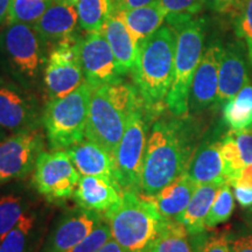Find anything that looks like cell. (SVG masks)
I'll return each mask as SVG.
<instances>
[{"label": "cell", "mask_w": 252, "mask_h": 252, "mask_svg": "<svg viewBox=\"0 0 252 252\" xmlns=\"http://www.w3.org/2000/svg\"><path fill=\"white\" fill-rule=\"evenodd\" d=\"M195 150L193 130L186 117L154 122L145 149L140 194L154 196L187 172Z\"/></svg>", "instance_id": "1"}, {"label": "cell", "mask_w": 252, "mask_h": 252, "mask_svg": "<svg viewBox=\"0 0 252 252\" xmlns=\"http://www.w3.org/2000/svg\"><path fill=\"white\" fill-rule=\"evenodd\" d=\"M176 36L169 26H161L139 43V52L132 70L134 86L151 113L166 106L167 94L174 76Z\"/></svg>", "instance_id": "2"}, {"label": "cell", "mask_w": 252, "mask_h": 252, "mask_svg": "<svg viewBox=\"0 0 252 252\" xmlns=\"http://www.w3.org/2000/svg\"><path fill=\"white\" fill-rule=\"evenodd\" d=\"M144 104L135 86L123 81L94 88L86 138L115 153L131 115Z\"/></svg>", "instance_id": "3"}, {"label": "cell", "mask_w": 252, "mask_h": 252, "mask_svg": "<svg viewBox=\"0 0 252 252\" xmlns=\"http://www.w3.org/2000/svg\"><path fill=\"white\" fill-rule=\"evenodd\" d=\"M176 36L174 76L167 94L166 108L175 117H187L191 81L203 55V21L193 15H167Z\"/></svg>", "instance_id": "4"}, {"label": "cell", "mask_w": 252, "mask_h": 252, "mask_svg": "<svg viewBox=\"0 0 252 252\" xmlns=\"http://www.w3.org/2000/svg\"><path fill=\"white\" fill-rule=\"evenodd\" d=\"M103 216L112 238L126 252H144L159 234L165 220L150 198L133 191H123L121 201Z\"/></svg>", "instance_id": "5"}, {"label": "cell", "mask_w": 252, "mask_h": 252, "mask_svg": "<svg viewBox=\"0 0 252 252\" xmlns=\"http://www.w3.org/2000/svg\"><path fill=\"white\" fill-rule=\"evenodd\" d=\"M93 89L84 81L72 93L46 104L42 125L52 151L67 150L86 138Z\"/></svg>", "instance_id": "6"}, {"label": "cell", "mask_w": 252, "mask_h": 252, "mask_svg": "<svg viewBox=\"0 0 252 252\" xmlns=\"http://www.w3.org/2000/svg\"><path fill=\"white\" fill-rule=\"evenodd\" d=\"M45 41L32 25L8 24L0 32V55L11 75L24 87L31 88L45 71Z\"/></svg>", "instance_id": "7"}, {"label": "cell", "mask_w": 252, "mask_h": 252, "mask_svg": "<svg viewBox=\"0 0 252 252\" xmlns=\"http://www.w3.org/2000/svg\"><path fill=\"white\" fill-rule=\"evenodd\" d=\"M149 112L141 104L131 115L121 143L113 153L116 181L122 191L140 194V179L147 143Z\"/></svg>", "instance_id": "8"}, {"label": "cell", "mask_w": 252, "mask_h": 252, "mask_svg": "<svg viewBox=\"0 0 252 252\" xmlns=\"http://www.w3.org/2000/svg\"><path fill=\"white\" fill-rule=\"evenodd\" d=\"M80 179L67 150L42 152L37 158L33 182L37 193L50 202H62L74 196Z\"/></svg>", "instance_id": "9"}, {"label": "cell", "mask_w": 252, "mask_h": 252, "mask_svg": "<svg viewBox=\"0 0 252 252\" xmlns=\"http://www.w3.org/2000/svg\"><path fill=\"white\" fill-rule=\"evenodd\" d=\"M78 41L80 37L74 36L56 43L50 50L43 71V83L48 100L72 93L86 81Z\"/></svg>", "instance_id": "10"}, {"label": "cell", "mask_w": 252, "mask_h": 252, "mask_svg": "<svg viewBox=\"0 0 252 252\" xmlns=\"http://www.w3.org/2000/svg\"><path fill=\"white\" fill-rule=\"evenodd\" d=\"M45 149L39 130L18 132L0 140V186L23 180L35 168Z\"/></svg>", "instance_id": "11"}, {"label": "cell", "mask_w": 252, "mask_h": 252, "mask_svg": "<svg viewBox=\"0 0 252 252\" xmlns=\"http://www.w3.org/2000/svg\"><path fill=\"white\" fill-rule=\"evenodd\" d=\"M42 113L36 99L21 87L2 82L0 86V127L12 133L39 130Z\"/></svg>", "instance_id": "12"}, {"label": "cell", "mask_w": 252, "mask_h": 252, "mask_svg": "<svg viewBox=\"0 0 252 252\" xmlns=\"http://www.w3.org/2000/svg\"><path fill=\"white\" fill-rule=\"evenodd\" d=\"M78 50L84 80L93 88L122 81L111 47L102 32L87 33L80 37Z\"/></svg>", "instance_id": "13"}, {"label": "cell", "mask_w": 252, "mask_h": 252, "mask_svg": "<svg viewBox=\"0 0 252 252\" xmlns=\"http://www.w3.org/2000/svg\"><path fill=\"white\" fill-rule=\"evenodd\" d=\"M104 216L80 206L71 208L56 220L39 252H67L96 228Z\"/></svg>", "instance_id": "14"}, {"label": "cell", "mask_w": 252, "mask_h": 252, "mask_svg": "<svg viewBox=\"0 0 252 252\" xmlns=\"http://www.w3.org/2000/svg\"><path fill=\"white\" fill-rule=\"evenodd\" d=\"M223 48L219 42L208 46L200 60L189 93V111L201 112L216 105L219 90V70Z\"/></svg>", "instance_id": "15"}, {"label": "cell", "mask_w": 252, "mask_h": 252, "mask_svg": "<svg viewBox=\"0 0 252 252\" xmlns=\"http://www.w3.org/2000/svg\"><path fill=\"white\" fill-rule=\"evenodd\" d=\"M67 152L81 175L97 176L119 188L116 181L113 156L99 144L84 138L67 149Z\"/></svg>", "instance_id": "16"}, {"label": "cell", "mask_w": 252, "mask_h": 252, "mask_svg": "<svg viewBox=\"0 0 252 252\" xmlns=\"http://www.w3.org/2000/svg\"><path fill=\"white\" fill-rule=\"evenodd\" d=\"M77 25L76 5L69 4L63 0H53L33 27L45 43L56 45L61 41L76 36L75 33Z\"/></svg>", "instance_id": "17"}, {"label": "cell", "mask_w": 252, "mask_h": 252, "mask_svg": "<svg viewBox=\"0 0 252 252\" xmlns=\"http://www.w3.org/2000/svg\"><path fill=\"white\" fill-rule=\"evenodd\" d=\"M222 138L212 139L201 143L195 150L187 168V174L197 185L202 184H226L223 162Z\"/></svg>", "instance_id": "18"}, {"label": "cell", "mask_w": 252, "mask_h": 252, "mask_svg": "<svg viewBox=\"0 0 252 252\" xmlns=\"http://www.w3.org/2000/svg\"><path fill=\"white\" fill-rule=\"evenodd\" d=\"M248 83V68L241 48L236 46L226 47L220 63L216 105H224Z\"/></svg>", "instance_id": "19"}, {"label": "cell", "mask_w": 252, "mask_h": 252, "mask_svg": "<svg viewBox=\"0 0 252 252\" xmlns=\"http://www.w3.org/2000/svg\"><path fill=\"white\" fill-rule=\"evenodd\" d=\"M102 33L111 47L122 76L132 72L137 62L139 43L135 41L124 21L116 12L105 21Z\"/></svg>", "instance_id": "20"}, {"label": "cell", "mask_w": 252, "mask_h": 252, "mask_svg": "<svg viewBox=\"0 0 252 252\" xmlns=\"http://www.w3.org/2000/svg\"><path fill=\"white\" fill-rule=\"evenodd\" d=\"M122 193L118 187L103 179L81 175L72 197L77 206L104 215L121 201Z\"/></svg>", "instance_id": "21"}, {"label": "cell", "mask_w": 252, "mask_h": 252, "mask_svg": "<svg viewBox=\"0 0 252 252\" xmlns=\"http://www.w3.org/2000/svg\"><path fill=\"white\" fill-rule=\"evenodd\" d=\"M43 225L41 216L30 210L14 228L0 238V252H39Z\"/></svg>", "instance_id": "22"}, {"label": "cell", "mask_w": 252, "mask_h": 252, "mask_svg": "<svg viewBox=\"0 0 252 252\" xmlns=\"http://www.w3.org/2000/svg\"><path fill=\"white\" fill-rule=\"evenodd\" d=\"M196 187V182L186 172L154 196L147 198L156 204L163 219L176 220L187 208Z\"/></svg>", "instance_id": "23"}, {"label": "cell", "mask_w": 252, "mask_h": 252, "mask_svg": "<svg viewBox=\"0 0 252 252\" xmlns=\"http://www.w3.org/2000/svg\"><path fill=\"white\" fill-rule=\"evenodd\" d=\"M222 186L223 185L216 184V182L197 185L187 208L176 219L178 222L186 226L190 235L201 234L207 229L206 219L208 213Z\"/></svg>", "instance_id": "24"}, {"label": "cell", "mask_w": 252, "mask_h": 252, "mask_svg": "<svg viewBox=\"0 0 252 252\" xmlns=\"http://www.w3.org/2000/svg\"><path fill=\"white\" fill-rule=\"evenodd\" d=\"M138 43L143 42L147 37L162 26L167 13L159 1L127 11L116 12Z\"/></svg>", "instance_id": "25"}, {"label": "cell", "mask_w": 252, "mask_h": 252, "mask_svg": "<svg viewBox=\"0 0 252 252\" xmlns=\"http://www.w3.org/2000/svg\"><path fill=\"white\" fill-rule=\"evenodd\" d=\"M144 252H195L190 234L176 220H163L159 234Z\"/></svg>", "instance_id": "26"}, {"label": "cell", "mask_w": 252, "mask_h": 252, "mask_svg": "<svg viewBox=\"0 0 252 252\" xmlns=\"http://www.w3.org/2000/svg\"><path fill=\"white\" fill-rule=\"evenodd\" d=\"M223 123L231 131L252 128V84L250 82L223 105Z\"/></svg>", "instance_id": "27"}, {"label": "cell", "mask_w": 252, "mask_h": 252, "mask_svg": "<svg viewBox=\"0 0 252 252\" xmlns=\"http://www.w3.org/2000/svg\"><path fill=\"white\" fill-rule=\"evenodd\" d=\"M115 0H78V26L87 33L102 32L104 24L113 13Z\"/></svg>", "instance_id": "28"}, {"label": "cell", "mask_w": 252, "mask_h": 252, "mask_svg": "<svg viewBox=\"0 0 252 252\" xmlns=\"http://www.w3.org/2000/svg\"><path fill=\"white\" fill-rule=\"evenodd\" d=\"M31 209L30 198L20 193L0 195V238L14 228Z\"/></svg>", "instance_id": "29"}, {"label": "cell", "mask_w": 252, "mask_h": 252, "mask_svg": "<svg viewBox=\"0 0 252 252\" xmlns=\"http://www.w3.org/2000/svg\"><path fill=\"white\" fill-rule=\"evenodd\" d=\"M53 0H12L6 24H27L34 26Z\"/></svg>", "instance_id": "30"}, {"label": "cell", "mask_w": 252, "mask_h": 252, "mask_svg": "<svg viewBox=\"0 0 252 252\" xmlns=\"http://www.w3.org/2000/svg\"><path fill=\"white\" fill-rule=\"evenodd\" d=\"M229 184H224L220 188L215 201L206 219V228L213 229L220 223H224L231 217L235 210V196L232 195Z\"/></svg>", "instance_id": "31"}, {"label": "cell", "mask_w": 252, "mask_h": 252, "mask_svg": "<svg viewBox=\"0 0 252 252\" xmlns=\"http://www.w3.org/2000/svg\"><path fill=\"white\" fill-rule=\"evenodd\" d=\"M220 152H222L223 162H224V174L226 184L234 186L237 180L239 173H241L245 163L242 159L241 152H239L238 145L231 131L222 137V146H220Z\"/></svg>", "instance_id": "32"}, {"label": "cell", "mask_w": 252, "mask_h": 252, "mask_svg": "<svg viewBox=\"0 0 252 252\" xmlns=\"http://www.w3.org/2000/svg\"><path fill=\"white\" fill-rule=\"evenodd\" d=\"M111 238V229H110L109 223L104 219L86 238L82 239L80 243H77L67 252H96Z\"/></svg>", "instance_id": "33"}, {"label": "cell", "mask_w": 252, "mask_h": 252, "mask_svg": "<svg viewBox=\"0 0 252 252\" xmlns=\"http://www.w3.org/2000/svg\"><path fill=\"white\" fill-rule=\"evenodd\" d=\"M236 14V32L248 43L249 55L252 54V0H239Z\"/></svg>", "instance_id": "34"}, {"label": "cell", "mask_w": 252, "mask_h": 252, "mask_svg": "<svg viewBox=\"0 0 252 252\" xmlns=\"http://www.w3.org/2000/svg\"><path fill=\"white\" fill-rule=\"evenodd\" d=\"M195 252H231L230 238L225 234H216L204 237L202 234L193 236Z\"/></svg>", "instance_id": "35"}, {"label": "cell", "mask_w": 252, "mask_h": 252, "mask_svg": "<svg viewBox=\"0 0 252 252\" xmlns=\"http://www.w3.org/2000/svg\"><path fill=\"white\" fill-rule=\"evenodd\" d=\"M167 15H194L204 6L203 0H158Z\"/></svg>", "instance_id": "36"}, {"label": "cell", "mask_w": 252, "mask_h": 252, "mask_svg": "<svg viewBox=\"0 0 252 252\" xmlns=\"http://www.w3.org/2000/svg\"><path fill=\"white\" fill-rule=\"evenodd\" d=\"M231 131V130H230ZM236 143L238 145L239 152L245 165L252 163V128L244 131H231Z\"/></svg>", "instance_id": "37"}, {"label": "cell", "mask_w": 252, "mask_h": 252, "mask_svg": "<svg viewBox=\"0 0 252 252\" xmlns=\"http://www.w3.org/2000/svg\"><path fill=\"white\" fill-rule=\"evenodd\" d=\"M203 2L217 13H234L239 0H203Z\"/></svg>", "instance_id": "38"}, {"label": "cell", "mask_w": 252, "mask_h": 252, "mask_svg": "<svg viewBox=\"0 0 252 252\" xmlns=\"http://www.w3.org/2000/svg\"><path fill=\"white\" fill-rule=\"evenodd\" d=\"M234 188L235 198L238 201L239 206L243 208V209H250V208H252V187L235 186Z\"/></svg>", "instance_id": "39"}, {"label": "cell", "mask_w": 252, "mask_h": 252, "mask_svg": "<svg viewBox=\"0 0 252 252\" xmlns=\"http://www.w3.org/2000/svg\"><path fill=\"white\" fill-rule=\"evenodd\" d=\"M158 0H115V9L113 12L127 11V9H133L138 7H143L157 2Z\"/></svg>", "instance_id": "40"}, {"label": "cell", "mask_w": 252, "mask_h": 252, "mask_svg": "<svg viewBox=\"0 0 252 252\" xmlns=\"http://www.w3.org/2000/svg\"><path fill=\"white\" fill-rule=\"evenodd\" d=\"M231 252H252V235H244L230 241Z\"/></svg>", "instance_id": "41"}, {"label": "cell", "mask_w": 252, "mask_h": 252, "mask_svg": "<svg viewBox=\"0 0 252 252\" xmlns=\"http://www.w3.org/2000/svg\"><path fill=\"white\" fill-rule=\"evenodd\" d=\"M235 186H241V187H252V163H248L243 167L241 173H239Z\"/></svg>", "instance_id": "42"}, {"label": "cell", "mask_w": 252, "mask_h": 252, "mask_svg": "<svg viewBox=\"0 0 252 252\" xmlns=\"http://www.w3.org/2000/svg\"><path fill=\"white\" fill-rule=\"evenodd\" d=\"M96 252H126V251L124 250V248H123L121 244H118L115 239L111 238Z\"/></svg>", "instance_id": "43"}, {"label": "cell", "mask_w": 252, "mask_h": 252, "mask_svg": "<svg viewBox=\"0 0 252 252\" xmlns=\"http://www.w3.org/2000/svg\"><path fill=\"white\" fill-rule=\"evenodd\" d=\"M11 1L12 0H0V26L7 23Z\"/></svg>", "instance_id": "44"}, {"label": "cell", "mask_w": 252, "mask_h": 252, "mask_svg": "<svg viewBox=\"0 0 252 252\" xmlns=\"http://www.w3.org/2000/svg\"><path fill=\"white\" fill-rule=\"evenodd\" d=\"M248 223H249V225H250V228L252 229V208L248 214Z\"/></svg>", "instance_id": "45"}, {"label": "cell", "mask_w": 252, "mask_h": 252, "mask_svg": "<svg viewBox=\"0 0 252 252\" xmlns=\"http://www.w3.org/2000/svg\"><path fill=\"white\" fill-rule=\"evenodd\" d=\"M63 1L69 2V4H74V5H76L77 2H78V0H63Z\"/></svg>", "instance_id": "46"}, {"label": "cell", "mask_w": 252, "mask_h": 252, "mask_svg": "<svg viewBox=\"0 0 252 252\" xmlns=\"http://www.w3.org/2000/svg\"><path fill=\"white\" fill-rule=\"evenodd\" d=\"M2 138H5V137H4V128L0 127V140H1Z\"/></svg>", "instance_id": "47"}, {"label": "cell", "mask_w": 252, "mask_h": 252, "mask_svg": "<svg viewBox=\"0 0 252 252\" xmlns=\"http://www.w3.org/2000/svg\"><path fill=\"white\" fill-rule=\"evenodd\" d=\"M249 58H250V61H251V63H252V54L249 55Z\"/></svg>", "instance_id": "48"}, {"label": "cell", "mask_w": 252, "mask_h": 252, "mask_svg": "<svg viewBox=\"0 0 252 252\" xmlns=\"http://www.w3.org/2000/svg\"><path fill=\"white\" fill-rule=\"evenodd\" d=\"M2 82H4V81H2L1 78H0V86H1V83H2Z\"/></svg>", "instance_id": "49"}]
</instances>
